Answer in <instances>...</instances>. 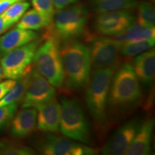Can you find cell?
<instances>
[{
    "mask_svg": "<svg viewBox=\"0 0 155 155\" xmlns=\"http://www.w3.org/2000/svg\"><path fill=\"white\" fill-rule=\"evenodd\" d=\"M34 9L38 12L50 24L55 16V7L53 0H32Z\"/></svg>",
    "mask_w": 155,
    "mask_h": 155,
    "instance_id": "26",
    "label": "cell"
},
{
    "mask_svg": "<svg viewBox=\"0 0 155 155\" xmlns=\"http://www.w3.org/2000/svg\"><path fill=\"white\" fill-rule=\"evenodd\" d=\"M140 124L131 120L120 127L103 147L102 154L106 155L125 154L132 142Z\"/></svg>",
    "mask_w": 155,
    "mask_h": 155,
    "instance_id": "12",
    "label": "cell"
},
{
    "mask_svg": "<svg viewBox=\"0 0 155 155\" xmlns=\"http://www.w3.org/2000/svg\"><path fill=\"white\" fill-rule=\"evenodd\" d=\"M116 40L122 42H139L155 39L154 27H145L135 22L121 34L115 36Z\"/></svg>",
    "mask_w": 155,
    "mask_h": 155,
    "instance_id": "18",
    "label": "cell"
},
{
    "mask_svg": "<svg viewBox=\"0 0 155 155\" xmlns=\"http://www.w3.org/2000/svg\"><path fill=\"white\" fill-rule=\"evenodd\" d=\"M16 80L7 79L5 81H0V100L6 96V94L15 86Z\"/></svg>",
    "mask_w": 155,
    "mask_h": 155,
    "instance_id": "28",
    "label": "cell"
},
{
    "mask_svg": "<svg viewBox=\"0 0 155 155\" xmlns=\"http://www.w3.org/2000/svg\"><path fill=\"white\" fill-rule=\"evenodd\" d=\"M55 17L53 26L48 25L46 34L50 35L58 40L64 41L80 36L84 32L88 19V12L82 5L63 8Z\"/></svg>",
    "mask_w": 155,
    "mask_h": 155,
    "instance_id": "5",
    "label": "cell"
},
{
    "mask_svg": "<svg viewBox=\"0 0 155 155\" xmlns=\"http://www.w3.org/2000/svg\"><path fill=\"white\" fill-rule=\"evenodd\" d=\"M30 73H27L16 80L15 86L0 100V106L10 104H18L24 98L30 78Z\"/></svg>",
    "mask_w": 155,
    "mask_h": 155,
    "instance_id": "19",
    "label": "cell"
},
{
    "mask_svg": "<svg viewBox=\"0 0 155 155\" xmlns=\"http://www.w3.org/2000/svg\"><path fill=\"white\" fill-rule=\"evenodd\" d=\"M0 154L2 155H32L35 151L30 147L11 141L0 142Z\"/></svg>",
    "mask_w": 155,
    "mask_h": 155,
    "instance_id": "23",
    "label": "cell"
},
{
    "mask_svg": "<svg viewBox=\"0 0 155 155\" xmlns=\"http://www.w3.org/2000/svg\"><path fill=\"white\" fill-rule=\"evenodd\" d=\"M17 104H10L0 106V128L14 117L17 111Z\"/></svg>",
    "mask_w": 155,
    "mask_h": 155,
    "instance_id": "27",
    "label": "cell"
},
{
    "mask_svg": "<svg viewBox=\"0 0 155 155\" xmlns=\"http://www.w3.org/2000/svg\"><path fill=\"white\" fill-rule=\"evenodd\" d=\"M46 40L40 44L34 55L35 69L52 86L60 88L65 81V74L60 53L59 40L50 35H45Z\"/></svg>",
    "mask_w": 155,
    "mask_h": 155,
    "instance_id": "2",
    "label": "cell"
},
{
    "mask_svg": "<svg viewBox=\"0 0 155 155\" xmlns=\"http://www.w3.org/2000/svg\"><path fill=\"white\" fill-rule=\"evenodd\" d=\"M135 22V18L127 9L100 13L97 17L96 29L104 35H118Z\"/></svg>",
    "mask_w": 155,
    "mask_h": 155,
    "instance_id": "11",
    "label": "cell"
},
{
    "mask_svg": "<svg viewBox=\"0 0 155 155\" xmlns=\"http://www.w3.org/2000/svg\"><path fill=\"white\" fill-rule=\"evenodd\" d=\"M50 23L35 9H31L23 15V16L17 24V28L24 30H38L46 28Z\"/></svg>",
    "mask_w": 155,
    "mask_h": 155,
    "instance_id": "21",
    "label": "cell"
},
{
    "mask_svg": "<svg viewBox=\"0 0 155 155\" xmlns=\"http://www.w3.org/2000/svg\"><path fill=\"white\" fill-rule=\"evenodd\" d=\"M41 40L28 42L0 58V65L2 68L4 77L7 79L17 80L27 73L31 72V65Z\"/></svg>",
    "mask_w": 155,
    "mask_h": 155,
    "instance_id": "7",
    "label": "cell"
},
{
    "mask_svg": "<svg viewBox=\"0 0 155 155\" xmlns=\"http://www.w3.org/2000/svg\"><path fill=\"white\" fill-rule=\"evenodd\" d=\"M122 42L115 38H98L91 41V63L95 69L115 68Z\"/></svg>",
    "mask_w": 155,
    "mask_h": 155,
    "instance_id": "8",
    "label": "cell"
},
{
    "mask_svg": "<svg viewBox=\"0 0 155 155\" xmlns=\"http://www.w3.org/2000/svg\"><path fill=\"white\" fill-rule=\"evenodd\" d=\"M153 1H154V0H153Z\"/></svg>",
    "mask_w": 155,
    "mask_h": 155,
    "instance_id": "34",
    "label": "cell"
},
{
    "mask_svg": "<svg viewBox=\"0 0 155 155\" xmlns=\"http://www.w3.org/2000/svg\"><path fill=\"white\" fill-rule=\"evenodd\" d=\"M76 1L77 0H53L54 7L57 10H61L62 9L65 8Z\"/></svg>",
    "mask_w": 155,
    "mask_h": 155,
    "instance_id": "29",
    "label": "cell"
},
{
    "mask_svg": "<svg viewBox=\"0 0 155 155\" xmlns=\"http://www.w3.org/2000/svg\"><path fill=\"white\" fill-rule=\"evenodd\" d=\"M35 108H23L17 114L11 124V134L15 138H25L31 134L37 127Z\"/></svg>",
    "mask_w": 155,
    "mask_h": 155,
    "instance_id": "17",
    "label": "cell"
},
{
    "mask_svg": "<svg viewBox=\"0 0 155 155\" xmlns=\"http://www.w3.org/2000/svg\"><path fill=\"white\" fill-rule=\"evenodd\" d=\"M42 154L45 155H93L98 151L91 147L69 139L48 134L39 147Z\"/></svg>",
    "mask_w": 155,
    "mask_h": 155,
    "instance_id": "10",
    "label": "cell"
},
{
    "mask_svg": "<svg viewBox=\"0 0 155 155\" xmlns=\"http://www.w3.org/2000/svg\"><path fill=\"white\" fill-rule=\"evenodd\" d=\"M13 25L9 23L8 21H7L3 17L2 15H0V35L3 34L6 31L10 28Z\"/></svg>",
    "mask_w": 155,
    "mask_h": 155,
    "instance_id": "30",
    "label": "cell"
},
{
    "mask_svg": "<svg viewBox=\"0 0 155 155\" xmlns=\"http://www.w3.org/2000/svg\"><path fill=\"white\" fill-rule=\"evenodd\" d=\"M37 127L44 132H57L60 129L61 106L55 97L35 108Z\"/></svg>",
    "mask_w": 155,
    "mask_h": 155,
    "instance_id": "13",
    "label": "cell"
},
{
    "mask_svg": "<svg viewBox=\"0 0 155 155\" xmlns=\"http://www.w3.org/2000/svg\"><path fill=\"white\" fill-rule=\"evenodd\" d=\"M154 125V121L152 119H147L141 124L132 142L125 153L126 155H147L150 154Z\"/></svg>",
    "mask_w": 155,
    "mask_h": 155,
    "instance_id": "14",
    "label": "cell"
},
{
    "mask_svg": "<svg viewBox=\"0 0 155 155\" xmlns=\"http://www.w3.org/2000/svg\"><path fill=\"white\" fill-rule=\"evenodd\" d=\"M131 65L139 82L144 85L152 84L155 76V50L154 48H151L137 56Z\"/></svg>",
    "mask_w": 155,
    "mask_h": 155,
    "instance_id": "15",
    "label": "cell"
},
{
    "mask_svg": "<svg viewBox=\"0 0 155 155\" xmlns=\"http://www.w3.org/2000/svg\"><path fill=\"white\" fill-rule=\"evenodd\" d=\"M38 39V34L30 30L17 28L0 37V58L11 50Z\"/></svg>",
    "mask_w": 155,
    "mask_h": 155,
    "instance_id": "16",
    "label": "cell"
},
{
    "mask_svg": "<svg viewBox=\"0 0 155 155\" xmlns=\"http://www.w3.org/2000/svg\"><path fill=\"white\" fill-rule=\"evenodd\" d=\"M137 22L145 27H154L155 11L149 2H141L139 5Z\"/></svg>",
    "mask_w": 155,
    "mask_h": 155,
    "instance_id": "25",
    "label": "cell"
},
{
    "mask_svg": "<svg viewBox=\"0 0 155 155\" xmlns=\"http://www.w3.org/2000/svg\"><path fill=\"white\" fill-rule=\"evenodd\" d=\"M114 71V68L95 69L88 83L87 106L93 119L100 124L106 119V106Z\"/></svg>",
    "mask_w": 155,
    "mask_h": 155,
    "instance_id": "4",
    "label": "cell"
},
{
    "mask_svg": "<svg viewBox=\"0 0 155 155\" xmlns=\"http://www.w3.org/2000/svg\"><path fill=\"white\" fill-rule=\"evenodd\" d=\"M65 84L71 89H80L90 78L91 55L88 46L76 40H66L60 47Z\"/></svg>",
    "mask_w": 155,
    "mask_h": 155,
    "instance_id": "1",
    "label": "cell"
},
{
    "mask_svg": "<svg viewBox=\"0 0 155 155\" xmlns=\"http://www.w3.org/2000/svg\"><path fill=\"white\" fill-rule=\"evenodd\" d=\"M21 0H2L0 1V15L2 14L9 6Z\"/></svg>",
    "mask_w": 155,
    "mask_h": 155,
    "instance_id": "31",
    "label": "cell"
},
{
    "mask_svg": "<svg viewBox=\"0 0 155 155\" xmlns=\"http://www.w3.org/2000/svg\"><path fill=\"white\" fill-rule=\"evenodd\" d=\"M60 129L65 137L75 141L88 143L91 139L90 127L83 108L75 99H61Z\"/></svg>",
    "mask_w": 155,
    "mask_h": 155,
    "instance_id": "6",
    "label": "cell"
},
{
    "mask_svg": "<svg viewBox=\"0 0 155 155\" xmlns=\"http://www.w3.org/2000/svg\"><path fill=\"white\" fill-rule=\"evenodd\" d=\"M95 11L98 13L110 11L128 9L137 5L136 0H92Z\"/></svg>",
    "mask_w": 155,
    "mask_h": 155,
    "instance_id": "20",
    "label": "cell"
},
{
    "mask_svg": "<svg viewBox=\"0 0 155 155\" xmlns=\"http://www.w3.org/2000/svg\"><path fill=\"white\" fill-rule=\"evenodd\" d=\"M30 3L27 2H17L12 4L2 13L3 17L12 25L18 22L30 7Z\"/></svg>",
    "mask_w": 155,
    "mask_h": 155,
    "instance_id": "24",
    "label": "cell"
},
{
    "mask_svg": "<svg viewBox=\"0 0 155 155\" xmlns=\"http://www.w3.org/2000/svg\"><path fill=\"white\" fill-rule=\"evenodd\" d=\"M4 74H3V71H2V68L1 65H0V79L1 78H4Z\"/></svg>",
    "mask_w": 155,
    "mask_h": 155,
    "instance_id": "32",
    "label": "cell"
},
{
    "mask_svg": "<svg viewBox=\"0 0 155 155\" xmlns=\"http://www.w3.org/2000/svg\"><path fill=\"white\" fill-rule=\"evenodd\" d=\"M55 97V87L52 86L36 69L32 68L28 88L22 101V108H36L40 104Z\"/></svg>",
    "mask_w": 155,
    "mask_h": 155,
    "instance_id": "9",
    "label": "cell"
},
{
    "mask_svg": "<svg viewBox=\"0 0 155 155\" xmlns=\"http://www.w3.org/2000/svg\"><path fill=\"white\" fill-rule=\"evenodd\" d=\"M141 91L132 65H121L112 78L108 104L111 107L124 108L135 104L140 99Z\"/></svg>",
    "mask_w": 155,
    "mask_h": 155,
    "instance_id": "3",
    "label": "cell"
},
{
    "mask_svg": "<svg viewBox=\"0 0 155 155\" xmlns=\"http://www.w3.org/2000/svg\"><path fill=\"white\" fill-rule=\"evenodd\" d=\"M0 1H2V0H0Z\"/></svg>",
    "mask_w": 155,
    "mask_h": 155,
    "instance_id": "33",
    "label": "cell"
},
{
    "mask_svg": "<svg viewBox=\"0 0 155 155\" xmlns=\"http://www.w3.org/2000/svg\"><path fill=\"white\" fill-rule=\"evenodd\" d=\"M155 39L144 40L139 42H122L119 53L124 56L138 55L147 50L151 49L154 46Z\"/></svg>",
    "mask_w": 155,
    "mask_h": 155,
    "instance_id": "22",
    "label": "cell"
}]
</instances>
